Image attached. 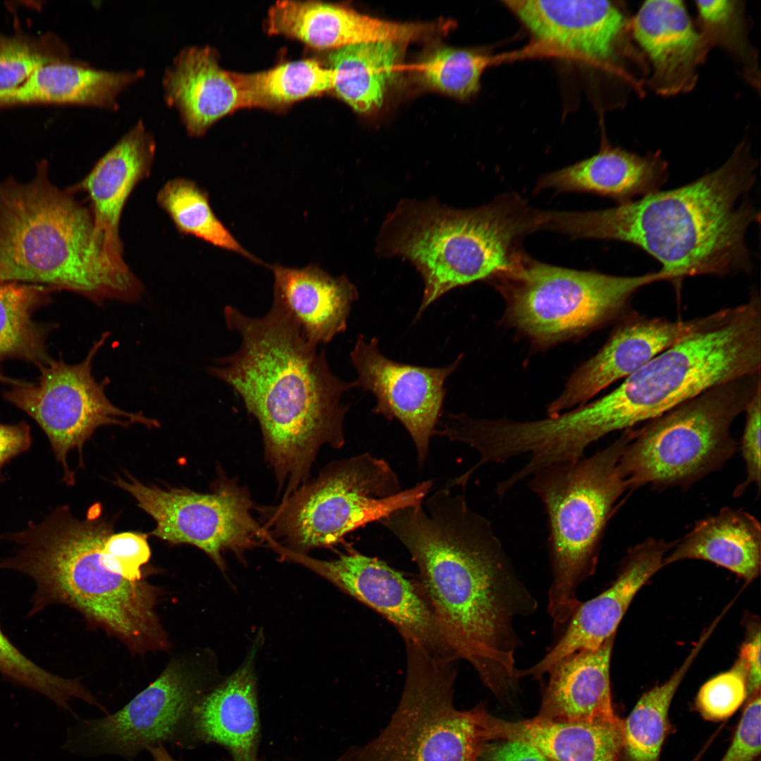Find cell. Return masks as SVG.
Here are the masks:
<instances>
[{
    "instance_id": "5b68a950",
    "label": "cell",
    "mask_w": 761,
    "mask_h": 761,
    "mask_svg": "<svg viewBox=\"0 0 761 761\" xmlns=\"http://www.w3.org/2000/svg\"><path fill=\"white\" fill-rule=\"evenodd\" d=\"M761 303L705 316L690 334L624 379L608 394L575 408L571 421L586 444L633 428L722 383L760 372Z\"/></svg>"
},
{
    "instance_id": "9a60e30c",
    "label": "cell",
    "mask_w": 761,
    "mask_h": 761,
    "mask_svg": "<svg viewBox=\"0 0 761 761\" xmlns=\"http://www.w3.org/2000/svg\"><path fill=\"white\" fill-rule=\"evenodd\" d=\"M202 695L198 676L173 661L118 711L82 722L70 745L86 755L114 754L130 761L163 742L181 745L192 710Z\"/></svg>"
},
{
    "instance_id": "b9f144b4",
    "label": "cell",
    "mask_w": 761,
    "mask_h": 761,
    "mask_svg": "<svg viewBox=\"0 0 761 761\" xmlns=\"http://www.w3.org/2000/svg\"><path fill=\"white\" fill-rule=\"evenodd\" d=\"M761 389L758 390L748 404L745 421L741 439V452L745 464V481L738 485L734 495H740L750 483L760 487V413Z\"/></svg>"
},
{
    "instance_id": "cb8c5ba5",
    "label": "cell",
    "mask_w": 761,
    "mask_h": 761,
    "mask_svg": "<svg viewBox=\"0 0 761 761\" xmlns=\"http://www.w3.org/2000/svg\"><path fill=\"white\" fill-rule=\"evenodd\" d=\"M164 98L175 107L187 132L200 136L217 120L243 108L234 73L223 69L214 49L187 47L163 74Z\"/></svg>"
},
{
    "instance_id": "30bf717a",
    "label": "cell",
    "mask_w": 761,
    "mask_h": 761,
    "mask_svg": "<svg viewBox=\"0 0 761 761\" xmlns=\"http://www.w3.org/2000/svg\"><path fill=\"white\" fill-rule=\"evenodd\" d=\"M433 485L426 480L402 490L389 464L369 453L333 462L268 513L267 538L288 551L338 544L345 536L393 511L422 502Z\"/></svg>"
},
{
    "instance_id": "f35d334b",
    "label": "cell",
    "mask_w": 761,
    "mask_h": 761,
    "mask_svg": "<svg viewBox=\"0 0 761 761\" xmlns=\"http://www.w3.org/2000/svg\"><path fill=\"white\" fill-rule=\"evenodd\" d=\"M51 41L0 35V95L20 87L41 66L68 56L62 44Z\"/></svg>"
},
{
    "instance_id": "8992f818",
    "label": "cell",
    "mask_w": 761,
    "mask_h": 761,
    "mask_svg": "<svg viewBox=\"0 0 761 761\" xmlns=\"http://www.w3.org/2000/svg\"><path fill=\"white\" fill-rule=\"evenodd\" d=\"M45 284L100 304L135 302L144 287L109 264L94 237L89 208L48 179L45 164L27 183L0 181V282Z\"/></svg>"
},
{
    "instance_id": "7c38bea8",
    "label": "cell",
    "mask_w": 761,
    "mask_h": 761,
    "mask_svg": "<svg viewBox=\"0 0 761 761\" xmlns=\"http://www.w3.org/2000/svg\"><path fill=\"white\" fill-rule=\"evenodd\" d=\"M490 280L505 299L507 321L536 345H549L621 318L639 289L666 278L660 271L619 276L562 268L521 252Z\"/></svg>"
},
{
    "instance_id": "836d02e7",
    "label": "cell",
    "mask_w": 761,
    "mask_h": 761,
    "mask_svg": "<svg viewBox=\"0 0 761 761\" xmlns=\"http://www.w3.org/2000/svg\"><path fill=\"white\" fill-rule=\"evenodd\" d=\"M54 290L42 285L1 282L0 359L20 358L39 368L49 361L44 328L32 316Z\"/></svg>"
},
{
    "instance_id": "d6986e66",
    "label": "cell",
    "mask_w": 761,
    "mask_h": 761,
    "mask_svg": "<svg viewBox=\"0 0 761 761\" xmlns=\"http://www.w3.org/2000/svg\"><path fill=\"white\" fill-rule=\"evenodd\" d=\"M703 318L672 321L626 314L602 348L571 376L548 407V416L581 406L613 383L625 379L690 334Z\"/></svg>"
},
{
    "instance_id": "7bdbcfd3",
    "label": "cell",
    "mask_w": 761,
    "mask_h": 761,
    "mask_svg": "<svg viewBox=\"0 0 761 761\" xmlns=\"http://www.w3.org/2000/svg\"><path fill=\"white\" fill-rule=\"evenodd\" d=\"M478 761H550L532 745L515 740L489 742Z\"/></svg>"
},
{
    "instance_id": "f1b7e54d",
    "label": "cell",
    "mask_w": 761,
    "mask_h": 761,
    "mask_svg": "<svg viewBox=\"0 0 761 761\" xmlns=\"http://www.w3.org/2000/svg\"><path fill=\"white\" fill-rule=\"evenodd\" d=\"M144 74L142 69H97L85 63L73 62L67 56L41 66L20 87L0 95V106L73 104L116 110L119 107L120 92Z\"/></svg>"
},
{
    "instance_id": "8d00e7d4",
    "label": "cell",
    "mask_w": 761,
    "mask_h": 761,
    "mask_svg": "<svg viewBox=\"0 0 761 761\" xmlns=\"http://www.w3.org/2000/svg\"><path fill=\"white\" fill-rule=\"evenodd\" d=\"M0 673L17 684L37 691L58 707L73 713L69 706L73 698L98 706L99 703L78 679L63 678L42 669L26 657L4 633L0 627Z\"/></svg>"
},
{
    "instance_id": "4dcf8cb0",
    "label": "cell",
    "mask_w": 761,
    "mask_h": 761,
    "mask_svg": "<svg viewBox=\"0 0 761 761\" xmlns=\"http://www.w3.org/2000/svg\"><path fill=\"white\" fill-rule=\"evenodd\" d=\"M402 45L388 42L346 46L328 57L333 72V90L354 110L380 107L396 73Z\"/></svg>"
},
{
    "instance_id": "2e32d148",
    "label": "cell",
    "mask_w": 761,
    "mask_h": 761,
    "mask_svg": "<svg viewBox=\"0 0 761 761\" xmlns=\"http://www.w3.org/2000/svg\"><path fill=\"white\" fill-rule=\"evenodd\" d=\"M282 557L304 565L388 619L404 641L434 658L455 662L457 654L444 636L419 583L385 562L350 552L333 560L315 559L284 550Z\"/></svg>"
},
{
    "instance_id": "7402d4cb",
    "label": "cell",
    "mask_w": 761,
    "mask_h": 761,
    "mask_svg": "<svg viewBox=\"0 0 761 761\" xmlns=\"http://www.w3.org/2000/svg\"><path fill=\"white\" fill-rule=\"evenodd\" d=\"M631 35L648 58V84L665 96L691 90L711 48L693 26L681 1L652 0L641 6L631 22Z\"/></svg>"
},
{
    "instance_id": "d4e9b609",
    "label": "cell",
    "mask_w": 761,
    "mask_h": 761,
    "mask_svg": "<svg viewBox=\"0 0 761 761\" xmlns=\"http://www.w3.org/2000/svg\"><path fill=\"white\" fill-rule=\"evenodd\" d=\"M268 267L274 276L273 300L289 312L309 341L327 344L346 330L358 291L345 276L333 277L316 264Z\"/></svg>"
},
{
    "instance_id": "d590c367",
    "label": "cell",
    "mask_w": 761,
    "mask_h": 761,
    "mask_svg": "<svg viewBox=\"0 0 761 761\" xmlns=\"http://www.w3.org/2000/svg\"><path fill=\"white\" fill-rule=\"evenodd\" d=\"M701 32L711 46L719 45L739 62L745 75L755 87L759 86L757 55L750 44L746 30L744 7L738 1H696Z\"/></svg>"
},
{
    "instance_id": "e0dca14e",
    "label": "cell",
    "mask_w": 761,
    "mask_h": 761,
    "mask_svg": "<svg viewBox=\"0 0 761 761\" xmlns=\"http://www.w3.org/2000/svg\"><path fill=\"white\" fill-rule=\"evenodd\" d=\"M462 357L443 367L404 364L383 354L378 338L366 341L362 335L350 352L357 373L354 387L373 395V413L403 425L415 445L420 465L428 457L431 438L441 417L445 381Z\"/></svg>"
},
{
    "instance_id": "d6a6232c",
    "label": "cell",
    "mask_w": 761,
    "mask_h": 761,
    "mask_svg": "<svg viewBox=\"0 0 761 761\" xmlns=\"http://www.w3.org/2000/svg\"><path fill=\"white\" fill-rule=\"evenodd\" d=\"M243 108L280 109L333 89V72L316 60L280 64L253 73H234Z\"/></svg>"
},
{
    "instance_id": "ba28073f",
    "label": "cell",
    "mask_w": 761,
    "mask_h": 761,
    "mask_svg": "<svg viewBox=\"0 0 761 761\" xmlns=\"http://www.w3.org/2000/svg\"><path fill=\"white\" fill-rule=\"evenodd\" d=\"M632 428L590 457L547 466L531 476L530 488L548 517L552 583L548 612L566 624L581 602L577 588L595 569L600 541L615 505L628 489L619 470Z\"/></svg>"
},
{
    "instance_id": "484cf974",
    "label": "cell",
    "mask_w": 761,
    "mask_h": 761,
    "mask_svg": "<svg viewBox=\"0 0 761 761\" xmlns=\"http://www.w3.org/2000/svg\"><path fill=\"white\" fill-rule=\"evenodd\" d=\"M614 635L595 650L564 657L548 672L538 718L607 722L619 718L612 702L610 667Z\"/></svg>"
},
{
    "instance_id": "9c48e42d",
    "label": "cell",
    "mask_w": 761,
    "mask_h": 761,
    "mask_svg": "<svg viewBox=\"0 0 761 761\" xmlns=\"http://www.w3.org/2000/svg\"><path fill=\"white\" fill-rule=\"evenodd\" d=\"M761 389L760 372L714 386L653 419L633 435L619 462L628 489L688 486L733 455V421Z\"/></svg>"
},
{
    "instance_id": "ab89813d",
    "label": "cell",
    "mask_w": 761,
    "mask_h": 761,
    "mask_svg": "<svg viewBox=\"0 0 761 761\" xmlns=\"http://www.w3.org/2000/svg\"><path fill=\"white\" fill-rule=\"evenodd\" d=\"M745 699V676L736 662L731 669L715 676L700 687L694 706L704 719L719 722L734 714Z\"/></svg>"
},
{
    "instance_id": "603a6c76",
    "label": "cell",
    "mask_w": 761,
    "mask_h": 761,
    "mask_svg": "<svg viewBox=\"0 0 761 761\" xmlns=\"http://www.w3.org/2000/svg\"><path fill=\"white\" fill-rule=\"evenodd\" d=\"M253 651L236 672L194 705L181 745L224 746L235 761H254L259 721Z\"/></svg>"
},
{
    "instance_id": "3957f363",
    "label": "cell",
    "mask_w": 761,
    "mask_h": 761,
    "mask_svg": "<svg viewBox=\"0 0 761 761\" xmlns=\"http://www.w3.org/2000/svg\"><path fill=\"white\" fill-rule=\"evenodd\" d=\"M223 314L241 344L208 372L230 385L257 419L266 459L287 497L305 483L321 446L344 445L349 405L341 397L354 383L333 374L324 350L306 338L278 302L259 318L232 306Z\"/></svg>"
},
{
    "instance_id": "7a4b0ae2",
    "label": "cell",
    "mask_w": 761,
    "mask_h": 761,
    "mask_svg": "<svg viewBox=\"0 0 761 761\" xmlns=\"http://www.w3.org/2000/svg\"><path fill=\"white\" fill-rule=\"evenodd\" d=\"M113 526L99 502L85 519L73 517L67 506L56 507L39 523L0 535L20 547L0 560V569L34 581L28 616L66 605L136 654L166 650L169 641L156 612L161 592L147 580L148 536L116 533Z\"/></svg>"
},
{
    "instance_id": "e575fe53",
    "label": "cell",
    "mask_w": 761,
    "mask_h": 761,
    "mask_svg": "<svg viewBox=\"0 0 761 761\" xmlns=\"http://www.w3.org/2000/svg\"><path fill=\"white\" fill-rule=\"evenodd\" d=\"M157 203L180 233L239 254L257 264H264L235 238L213 211L207 192L194 181L185 178L169 180L159 190Z\"/></svg>"
},
{
    "instance_id": "c3c4849f",
    "label": "cell",
    "mask_w": 761,
    "mask_h": 761,
    "mask_svg": "<svg viewBox=\"0 0 761 761\" xmlns=\"http://www.w3.org/2000/svg\"><path fill=\"white\" fill-rule=\"evenodd\" d=\"M254 761H257V760H255Z\"/></svg>"
},
{
    "instance_id": "4fadbf2b",
    "label": "cell",
    "mask_w": 761,
    "mask_h": 761,
    "mask_svg": "<svg viewBox=\"0 0 761 761\" xmlns=\"http://www.w3.org/2000/svg\"><path fill=\"white\" fill-rule=\"evenodd\" d=\"M109 335L104 333L81 362L70 365L51 359L40 367L36 383L21 382L4 395L7 401L32 418L47 435L66 484H75L68 466V453L76 450L83 466L82 447L94 431L103 426L129 427L139 423L148 428L159 422L142 412H129L115 406L107 397L109 378L98 382L92 374L93 359Z\"/></svg>"
},
{
    "instance_id": "5bb4252c",
    "label": "cell",
    "mask_w": 761,
    "mask_h": 761,
    "mask_svg": "<svg viewBox=\"0 0 761 761\" xmlns=\"http://www.w3.org/2000/svg\"><path fill=\"white\" fill-rule=\"evenodd\" d=\"M113 483L156 521L151 535L173 545H194L221 570L225 552L241 555L266 538L252 515L248 491L231 479H218L209 493L146 485L130 475Z\"/></svg>"
},
{
    "instance_id": "ac0fdd59",
    "label": "cell",
    "mask_w": 761,
    "mask_h": 761,
    "mask_svg": "<svg viewBox=\"0 0 761 761\" xmlns=\"http://www.w3.org/2000/svg\"><path fill=\"white\" fill-rule=\"evenodd\" d=\"M506 6L540 42L604 66L634 59L631 22L609 1L513 0Z\"/></svg>"
},
{
    "instance_id": "44dd1931",
    "label": "cell",
    "mask_w": 761,
    "mask_h": 761,
    "mask_svg": "<svg viewBox=\"0 0 761 761\" xmlns=\"http://www.w3.org/2000/svg\"><path fill=\"white\" fill-rule=\"evenodd\" d=\"M155 148L153 136L139 120L70 188L87 194L96 242L105 259L119 270H130L123 257L120 216L134 187L150 175Z\"/></svg>"
},
{
    "instance_id": "f6af8a7d",
    "label": "cell",
    "mask_w": 761,
    "mask_h": 761,
    "mask_svg": "<svg viewBox=\"0 0 761 761\" xmlns=\"http://www.w3.org/2000/svg\"><path fill=\"white\" fill-rule=\"evenodd\" d=\"M32 444L30 428L25 422L0 423V483L5 481L2 468L12 459L27 452Z\"/></svg>"
},
{
    "instance_id": "6da1fadb",
    "label": "cell",
    "mask_w": 761,
    "mask_h": 761,
    "mask_svg": "<svg viewBox=\"0 0 761 761\" xmlns=\"http://www.w3.org/2000/svg\"><path fill=\"white\" fill-rule=\"evenodd\" d=\"M379 521L416 562L421 586L447 642L501 701L521 679L514 620L536 602L516 575L490 522L463 493L444 488Z\"/></svg>"
},
{
    "instance_id": "60d3db41",
    "label": "cell",
    "mask_w": 761,
    "mask_h": 761,
    "mask_svg": "<svg viewBox=\"0 0 761 761\" xmlns=\"http://www.w3.org/2000/svg\"><path fill=\"white\" fill-rule=\"evenodd\" d=\"M760 693L747 701L732 741L721 761H755L760 754Z\"/></svg>"
},
{
    "instance_id": "bcb514c9",
    "label": "cell",
    "mask_w": 761,
    "mask_h": 761,
    "mask_svg": "<svg viewBox=\"0 0 761 761\" xmlns=\"http://www.w3.org/2000/svg\"><path fill=\"white\" fill-rule=\"evenodd\" d=\"M147 750L151 753L154 761H177L162 745L150 747Z\"/></svg>"
},
{
    "instance_id": "52a82bcc",
    "label": "cell",
    "mask_w": 761,
    "mask_h": 761,
    "mask_svg": "<svg viewBox=\"0 0 761 761\" xmlns=\"http://www.w3.org/2000/svg\"><path fill=\"white\" fill-rule=\"evenodd\" d=\"M536 211L514 194L471 209H455L433 200H403L384 221L378 253L410 261L424 290L416 321L450 290L490 280L512 266L519 243L536 230Z\"/></svg>"
},
{
    "instance_id": "4316f807",
    "label": "cell",
    "mask_w": 761,
    "mask_h": 761,
    "mask_svg": "<svg viewBox=\"0 0 761 761\" xmlns=\"http://www.w3.org/2000/svg\"><path fill=\"white\" fill-rule=\"evenodd\" d=\"M667 178V163L659 153L640 156L607 146L591 157L541 176L536 190L590 192L621 204L659 190Z\"/></svg>"
},
{
    "instance_id": "7dc6e473",
    "label": "cell",
    "mask_w": 761,
    "mask_h": 761,
    "mask_svg": "<svg viewBox=\"0 0 761 761\" xmlns=\"http://www.w3.org/2000/svg\"><path fill=\"white\" fill-rule=\"evenodd\" d=\"M5 380H6V377H5V376H4V375H1V374L0 373V382H4V381H5Z\"/></svg>"
},
{
    "instance_id": "ffe728a7",
    "label": "cell",
    "mask_w": 761,
    "mask_h": 761,
    "mask_svg": "<svg viewBox=\"0 0 761 761\" xmlns=\"http://www.w3.org/2000/svg\"><path fill=\"white\" fill-rule=\"evenodd\" d=\"M674 546L648 538L632 547L613 584L595 598L581 602L562 638L538 662L521 671L522 676L540 679L564 657L581 650L597 649L614 636L635 595L664 567L665 554Z\"/></svg>"
},
{
    "instance_id": "277c9868",
    "label": "cell",
    "mask_w": 761,
    "mask_h": 761,
    "mask_svg": "<svg viewBox=\"0 0 761 761\" xmlns=\"http://www.w3.org/2000/svg\"><path fill=\"white\" fill-rule=\"evenodd\" d=\"M757 165L743 141L719 168L688 184L612 208L555 211L550 228L633 245L657 260L667 280L676 285L689 276L748 271L745 235L760 222V212L747 196Z\"/></svg>"
},
{
    "instance_id": "ee69618b",
    "label": "cell",
    "mask_w": 761,
    "mask_h": 761,
    "mask_svg": "<svg viewBox=\"0 0 761 761\" xmlns=\"http://www.w3.org/2000/svg\"><path fill=\"white\" fill-rule=\"evenodd\" d=\"M745 674L747 683V699L760 693V629L751 630L742 645L736 662Z\"/></svg>"
},
{
    "instance_id": "1f68e13d",
    "label": "cell",
    "mask_w": 761,
    "mask_h": 761,
    "mask_svg": "<svg viewBox=\"0 0 761 761\" xmlns=\"http://www.w3.org/2000/svg\"><path fill=\"white\" fill-rule=\"evenodd\" d=\"M703 633L680 667L663 683L640 698L624 722V739L617 761H660L671 729L669 710L689 667L708 639Z\"/></svg>"
},
{
    "instance_id": "74e56055",
    "label": "cell",
    "mask_w": 761,
    "mask_h": 761,
    "mask_svg": "<svg viewBox=\"0 0 761 761\" xmlns=\"http://www.w3.org/2000/svg\"><path fill=\"white\" fill-rule=\"evenodd\" d=\"M489 57L476 51L441 48L419 65L421 79L428 86L452 97L465 99L479 89Z\"/></svg>"
},
{
    "instance_id": "8fae6325",
    "label": "cell",
    "mask_w": 761,
    "mask_h": 761,
    "mask_svg": "<svg viewBox=\"0 0 761 761\" xmlns=\"http://www.w3.org/2000/svg\"><path fill=\"white\" fill-rule=\"evenodd\" d=\"M404 642L406 677L389 722L376 738L351 747L338 761H478L491 741L485 705L457 709L454 662Z\"/></svg>"
},
{
    "instance_id": "f546056e",
    "label": "cell",
    "mask_w": 761,
    "mask_h": 761,
    "mask_svg": "<svg viewBox=\"0 0 761 761\" xmlns=\"http://www.w3.org/2000/svg\"><path fill=\"white\" fill-rule=\"evenodd\" d=\"M761 528L758 520L742 510L724 507L698 521L676 543L663 561L665 566L683 559L712 562L748 583L760 569Z\"/></svg>"
},
{
    "instance_id": "83f0119b",
    "label": "cell",
    "mask_w": 761,
    "mask_h": 761,
    "mask_svg": "<svg viewBox=\"0 0 761 761\" xmlns=\"http://www.w3.org/2000/svg\"><path fill=\"white\" fill-rule=\"evenodd\" d=\"M487 725L491 741L524 742L550 761H617L624 739V722L619 717L597 723L536 717L509 722L489 713Z\"/></svg>"
}]
</instances>
